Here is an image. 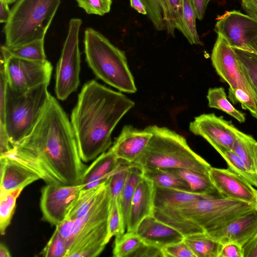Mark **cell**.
<instances>
[{
	"mask_svg": "<svg viewBox=\"0 0 257 257\" xmlns=\"http://www.w3.org/2000/svg\"><path fill=\"white\" fill-rule=\"evenodd\" d=\"M164 9V19L166 30L174 37L175 30L179 21L181 0H161Z\"/></svg>",
	"mask_w": 257,
	"mask_h": 257,
	"instance_id": "cell-38",
	"label": "cell"
},
{
	"mask_svg": "<svg viewBox=\"0 0 257 257\" xmlns=\"http://www.w3.org/2000/svg\"><path fill=\"white\" fill-rule=\"evenodd\" d=\"M152 136L146 128L140 130L131 125H124L110 149L118 160L132 164L141 155Z\"/></svg>",
	"mask_w": 257,
	"mask_h": 257,
	"instance_id": "cell-17",
	"label": "cell"
},
{
	"mask_svg": "<svg viewBox=\"0 0 257 257\" xmlns=\"http://www.w3.org/2000/svg\"><path fill=\"white\" fill-rule=\"evenodd\" d=\"M233 49L241 70L252 88L257 105V54ZM255 118L257 119V113Z\"/></svg>",
	"mask_w": 257,
	"mask_h": 257,
	"instance_id": "cell-33",
	"label": "cell"
},
{
	"mask_svg": "<svg viewBox=\"0 0 257 257\" xmlns=\"http://www.w3.org/2000/svg\"><path fill=\"white\" fill-rule=\"evenodd\" d=\"M256 175H257V156H256Z\"/></svg>",
	"mask_w": 257,
	"mask_h": 257,
	"instance_id": "cell-53",
	"label": "cell"
},
{
	"mask_svg": "<svg viewBox=\"0 0 257 257\" xmlns=\"http://www.w3.org/2000/svg\"><path fill=\"white\" fill-rule=\"evenodd\" d=\"M108 178L87 212L71 220L70 237L66 257H95L99 255L110 240L108 218L110 203Z\"/></svg>",
	"mask_w": 257,
	"mask_h": 257,
	"instance_id": "cell-5",
	"label": "cell"
},
{
	"mask_svg": "<svg viewBox=\"0 0 257 257\" xmlns=\"http://www.w3.org/2000/svg\"><path fill=\"white\" fill-rule=\"evenodd\" d=\"M207 98L209 107L216 108L226 112L240 123L245 121L244 113L234 108L228 101L223 87L209 88Z\"/></svg>",
	"mask_w": 257,
	"mask_h": 257,
	"instance_id": "cell-32",
	"label": "cell"
},
{
	"mask_svg": "<svg viewBox=\"0 0 257 257\" xmlns=\"http://www.w3.org/2000/svg\"><path fill=\"white\" fill-rule=\"evenodd\" d=\"M256 233L257 206L238 215L208 235L223 244L232 242L243 247Z\"/></svg>",
	"mask_w": 257,
	"mask_h": 257,
	"instance_id": "cell-16",
	"label": "cell"
},
{
	"mask_svg": "<svg viewBox=\"0 0 257 257\" xmlns=\"http://www.w3.org/2000/svg\"><path fill=\"white\" fill-rule=\"evenodd\" d=\"M0 197L41 179L35 173L7 157H0Z\"/></svg>",
	"mask_w": 257,
	"mask_h": 257,
	"instance_id": "cell-20",
	"label": "cell"
},
{
	"mask_svg": "<svg viewBox=\"0 0 257 257\" xmlns=\"http://www.w3.org/2000/svg\"><path fill=\"white\" fill-rule=\"evenodd\" d=\"M0 22L6 23L9 18L11 10L7 3L0 1Z\"/></svg>",
	"mask_w": 257,
	"mask_h": 257,
	"instance_id": "cell-48",
	"label": "cell"
},
{
	"mask_svg": "<svg viewBox=\"0 0 257 257\" xmlns=\"http://www.w3.org/2000/svg\"><path fill=\"white\" fill-rule=\"evenodd\" d=\"M228 97L233 104L240 103L243 109L248 110L254 117H255L257 113L256 103L248 92L241 88H229Z\"/></svg>",
	"mask_w": 257,
	"mask_h": 257,
	"instance_id": "cell-39",
	"label": "cell"
},
{
	"mask_svg": "<svg viewBox=\"0 0 257 257\" xmlns=\"http://www.w3.org/2000/svg\"><path fill=\"white\" fill-rule=\"evenodd\" d=\"M108 239L119 236L125 232L119 204L118 198H111L108 218Z\"/></svg>",
	"mask_w": 257,
	"mask_h": 257,
	"instance_id": "cell-36",
	"label": "cell"
},
{
	"mask_svg": "<svg viewBox=\"0 0 257 257\" xmlns=\"http://www.w3.org/2000/svg\"><path fill=\"white\" fill-rule=\"evenodd\" d=\"M143 171L131 164L127 179L119 198L123 225L126 229L131 202L137 185L143 178Z\"/></svg>",
	"mask_w": 257,
	"mask_h": 257,
	"instance_id": "cell-25",
	"label": "cell"
},
{
	"mask_svg": "<svg viewBox=\"0 0 257 257\" xmlns=\"http://www.w3.org/2000/svg\"><path fill=\"white\" fill-rule=\"evenodd\" d=\"M208 174L211 182L221 196L257 206V190L228 168L211 167Z\"/></svg>",
	"mask_w": 257,
	"mask_h": 257,
	"instance_id": "cell-15",
	"label": "cell"
},
{
	"mask_svg": "<svg viewBox=\"0 0 257 257\" xmlns=\"http://www.w3.org/2000/svg\"><path fill=\"white\" fill-rule=\"evenodd\" d=\"M11 254L8 247L3 243L0 244V257H11Z\"/></svg>",
	"mask_w": 257,
	"mask_h": 257,
	"instance_id": "cell-50",
	"label": "cell"
},
{
	"mask_svg": "<svg viewBox=\"0 0 257 257\" xmlns=\"http://www.w3.org/2000/svg\"><path fill=\"white\" fill-rule=\"evenodd\" d=\"M211 60L217 74L229 85V89H242L255 100L252 88L241 70L233 48L220 35L217 36L213 48Z\"/></svg>",
	"mask_w": 257,
	"mask_h": 257,
	"instance_id": "cell-13",
	"label": "cell"
},
{
	"mask_svg": "<svg viewBox=\"0 0 257 257\" xmlns=\"http://www.w3.org/2000/svg\"><path fill=\"white\" fill-rule=\"evenodd\" d=\"M164 257H195L184 240L168 245L162 248Z\"/></svg>",
	"mask_w": 257,
	"mask_h": 257,
	"instance_id": "cell-41",
	"label": "cell"
},
{
	"mask_svg": "<svg viewBox=\"0 0 257 257\" xmlns=\"http://www.w3.org/2000/svg\"><path fill=\"white\" fill-rule=\"evenodd\" d=\"M227 163L228 168L257 188V176L251 172L231 149L221 146L213 147Z\"/></svg>",
	"mask_w": 257,
	"mask_h": 257,
	"instance_id": "cell-31",
	"label": "cell"
},
{
	"mask_svg": "<svg viewBox=\"0 0 257 257\" xmlns=\"http://www.w3.org/2000/svg\"><path fill=\"white\" fill-rule=\"evenodd\" d=\"M0 1H2L4 2H5V3H7L9 5H10V4H12L16 2L18 0H0Z\"/></svg>",
	"mask_w": 257,
	"mask_h": 257,
	"instance_id": "cell-52",
	"label": "cell"
},
{
	"mask_svg": "<svg viewBox=\"0 0 257 257\" xmlns=\"http://www.w3.org/2000/svg\"><path fill=\"white\" fill-rule=\"evenodd\" d=\"M256 206L235 199L217 197L154 209L153 215L184 236L196 233L209 235Z\"/></svg>",
	"mask_w": 257,
	"mask_h": 257,
	"instance_id": "cell-3",
	"label": "cell"
},
{
	"mask_svg": "<svg viewBox=\"0 0 257 257\" xmlns=\"http://www.w3.org/2000/svg\"><path fill=\"white\" fill-rule=\"evenodd\" d=\"M154 185L143 177L133 196L130 209L126 231L135 232L139 224L146 217L154 215Z\"/></svg>",
	"mask_w": 257,
	"mask_h": 257,
	"instance_id": "cell-19",
	"label": "cell"
},
{
	"mask_svg": "<svg viewBox=\"0 0 257 257\" xmlns=\"http://www.w3.org/2000/svg\"><path fill=\"white\" fill-rule=\"evenodd\" d=\"M61 0H18L4 27L6 45L19 47L44 39Z\"/></svg>",
	"mask_w": 257,
	"mask_h": 257,
	"instance_id": "cell-7",
	"label": "cell"
},
{
	"mask_svg": "<svg viewBox=\"0 0 257 257\" xmlns=\"http://www.w3.org/2000/svg\"><path fill=\"white\" fill-rule=\"evenodd\" d=\"M13 147L5 126L0 124V157L8 153Z\"/></svg>",
	"mask_w": 257,
	"mask_h": 257,
	"instance_id": "cell-44",
	"label": "cell"
},
{
	"mask_svg": "<svg viewBox=\"0 0 257 257\" xmlns=\"http://www.w3.org/2000/svg\"><path fill=\"white\" fill-rule=\"evenodd\" d=\"M166 169L176 174L184 179L190 186L191 192L221 196L213 185L208 176L185 169Z\"/></svg>",
	"mask_w": 257,
	"mask_h": 257,
	"instance_id": "cell-28",
	"label": "cell"
},
{
	"mask_svg": "<svg viewBox=\"0 0 257 257\" xmlns=\"http://www.w3.org/2000/svg\"><path fill=\"white\" fill-rule=\"evenodd\" d=\"M0 72V124H3L8 82L4 69L1 67Z\"/></svg>",
	"mask_w": 257,
	"mask_h": 257,
	"instance_id": "cell-42",
	"label": "cell"
},
{
	"mask_svg": "<svg viewBox=\"0 0 257 257\" xmlns=\"http://www.w3.org/2000/svg\"><path fill=\"white\" fill-rule=\"evenodd\" d=\"M250 52L257 54V38L248 45Z\"/></svg>",
	"mask_w": 257,
	"mask_h": 257,
	"instance_id": "cell-51",
	"label": "cell"
},
{
	"mask_svg": "<svg viewBox=\"0 0 257 257\" xmlns=\"http://www.w3.org/2000/svg\"><path fill=\"white\" fill-rule=\"evenodd\" d=\"M1 55L14 56L32 61H45L46 56L44 50V39L36 40L16 47H8L6 45L1 48Z\"/></svg>",
	"mask_w": 257,
	"mask_h": 257,
	"instance_id": "cell-29",
	"label": "cell"
},
{
	"mask_svg": "<svg viewBox=\"0 0 257 257\" xmlns=\"http://www.w3.org/2000/svg\"><path fill=\"white\" fill-rule=\"evenodd\" d=\"M88 14L103 16L109 12L112 0H75Z\"/></svg>",
	"mask_w": 257,
	"mask_h": 257,
	"instance_id": "cell-40",
	"label": "cell"
},
{
	"mask_svg": "<svg viewBox=\"0 0 257 257\" xmlns=\"http://www.w3.org/2000/svg\"><path fill=\"white\" fill-rule=\"evenodd\" d=\"M189 130L194 135L203 138L213 147L221 146L231 150L239 131L231 121L214 113L196 117L190 122Z\"/></svg>",
	"mask_w": 257,
	"mask_h": 257,
	"instance_id": "cell-14",
	"label": "cell"
},
{
	"mask_svg": "<svg viewBox=\"0 0 257 257\" xmlns=\"http://www.w3.org/2000/svg\"><path fill=\"white\" fill-rule=\"evenodd\" d=\"M47 84H42L25 92L8 84L3 124L13 146L32 131L50 97Z\"/></svg>",
	"mask_w": 257,
	"mask_h": 257,
	"instance_id": "cell-8",
	"label": "cell"
},
{
	"mask_svg": "<svg viewBox=\"0 0 257 257\" xmlns=\"http://www.w3.org/2000/svg\"><path fill=\"white\" fill-rule=\"evenodd\" d=\"M196 18L197 15L191 0H181L177 29L191 44L202 45L196 29Z\"/></svg>",
	"mask_w": 257,
	"mask_h": 257,
	"instance_id": "cell-23",
	"label": "cell"
},
{
	"mask_svg": "<svg viewBox=\"0 0 257 257\" xmlns=\"http://www.w3.org/2000/svg\"><path fill=\"white\" fill-rule=\"evenodd\" d=\"M217 197L222 196L197 193L154 185V209H161L198 200Z\"/></svg>",
	"mask_w": 257,
	"mask_h": 257,
	"instance_id": "cell-22",
	"label": "cell"
},
{
	"mask_svg": "<svg viewBox=\"0 0 257 257\" xmlns=\"http://www.w3.org/2000/svg\"><path fill=\"white\" fill-rule=\"evenodd\" d=\"M183 240L195 257H219L223 245L205 233L185 235Z\"/></svg>",
	"mask_w": 257,
	"mask_h": 257,
	"instance_id": "cell-24",
	"label": "cell"
},
{
	"mask_svg": "<svg viewBox=\"0 0 257 257\" xmlns=\"http://www.w3.org/2000/svg\"><path fill=\"white\" fill-rule=\"evenodd\" d=\"M146 243L135 232L115 237L112 254L115 257H138Z\"/></svg>",
	"mask_w": 257,
	"mask_h": 257,
	"instance_id": "cell-30",
	"label": "cell"
},
{
	"mask_svg": "<svg viewBox=\"0 0 257 257\" xmlns=\"http://www.w3.org/2000/svg\"><path fill=\"white\" fill-rule=\"evenodd\" d=\"M103 183L92 188L82 189L77 198L70 207L65 218L74 220L83 216L94 200L102 187Z\"/></svg>",
	"mask_w": 257,
	"mask_h": 257,
	"instance_id": "cell-34",
	"label": "cell"
},
{
	"mask_svg": "<svg viewBox=\"0 0 257 257\" xmlns=\"http://www.w3.org/2000/svg\"><path fill=\"white\" fill-rule=\"evenodd\" d=\"M135 232L146 244L161 248L184 239V235L180 232L154 215L145 218Z\"/></svg>",
	"mask_w": 257,
	"mask_h": 257,
	"instance_id": "cell-18",
	"label": "cell"
},
{
	"mask_svg": "<svg viewBox=\"0 0 257 257\" xmlns=\"http://www.w3.org/2000/svg\"><path fill=\"white\" fill-rule=\"evenodd\" d=\"M134 105L125 95L95 80L83 85L70 121L83 162L94 160L107 150L113 130Z\"/></svg>",
	"mask_w": 257,
	"mask_h": 257,
	"instance_id": "cell-2",
	"label": "cell"
},
{
	"mask_svg": "<svg viewBox=\"0 0 257 257\" xmlns=\"http://www.w3.org/2000/svg\"><path fill=\"white\" fill-rule=\"evenodd\" d=\"M81 24L80 19L72 18L70 20L67 37L57 65L55 91L57 98L61 100L66 99L79 86V34Z\"/></svg>",
	"mask_w": 257,
	"mask_h": 257,
	"instance_id": "cell-9",
	"label": "cell"
},
{
	"mask_svg": "<svg viewBox=\"0 0 257 257\" xmlns=\"http://www.w3.org/2000/svg\"><path fill=\"white\" fill-rule=\"evenodd\" d=\"M37 174L47 184H80L87 166L66 113L51 95L30 133L6 154Z\"/></svg>",
	"mask_w": 257,
	"mask_h": 257,
	"instance_id": "cell-1",
	"label": "cell"
},
{
	"mask_svg": "<svg viewBox=\"0 0 257 257\" xmlns=\"http://www.w3.org/2000/svg\"><path fill=\"white\" fill-rule=\"evenodd\" d=\"M67 252L66 242L56 227L40 254L46 257H66Z\"/></svg>",
	"mask_w": 257,
	"mask_h": 257,
	"instance_id": "cell-37",
	"label": "cell"
},
{
	"mask_svg": "<svg viewBox=\"0 0 257 257\" xmlns=\"http://www.w3.org/2000/svg\"><path fill=\"white\" fill-rule=\"evenodd\" d=\"M243 257H257V233L243 246Z\"/></svg>",
	"mask_w": 257,
	"mask_h": 257,
	"instance_id": "cell-45",
	"label": "cell"
},
{
	"mask_svg": "<svg viewBox=\"0 0 257 257\" xmlns=\"http://www.w3.org/2000/svg\"><path fill=\"white\" fill-rule=\"evenodd\" d=\"M232 150L243 162L249 170L256 175L257 142L250 135L239 130Z\"/></svg>",
	"mask_w": 257,
	"mask_h": 257,
	"instance_id": "cell-27",
	"label": "cell"
},
{
	"mask_svg": "<svg viewBox=\"0 0 257 257\" xmlns=\"http://www.w3.org/2000/svg\"><path fill=\"white\" fill-rule=\"evenodd\" d=\"M214 31L235 49L250 52L248 45L257 38V20L238 11H226L216 19Z\"/></svg>",
	"mask_w": 257,
	"mask_h": 257,
	"instance_id": "cell-11",
	"label": "cell"
},
{
	"mask_svg": "<svg viewBox=\"0 0 257 257\" xmlns=\"http://www.w3.org/2000/svg\"><path fill=\"white\" fill-rule=\"evenodd\" d=\"M84 187L81 184H49L44 186L40 204L43 220L55 226L62 222Z\"/></svg>",
	"mask_w": 257,
	"mask_h": 257,
	"instance_id": "cell-12",
	"label": "cell"
},
{
	"mask_svg": "<svg viewBox=\"0 0 257 257\" xmlns=\"http://www.w3.org/2000/svg\"><path fill=\"white\" fill-rule=\"evenodd\" d=\"M219 257H243V247L232 242L223 244Z\"/></svg>",
	"mask_w": 257,
	"mask_h": 257,
	"instance_id": "cell-43",
	"label": "cell"
},
{
	"mask_svg": "<svg viewBox=\"0 0 257 257\" xmlns=\"http://www.w3.org/2000/svg\"><path fill=\"white\" fill-rule=\"evenodd\" d=\"M145 128L153 136L133 165L142 170L185 169L209 176L211 166L189 147L183 137L165 127L151 125Z\"/></svg>",
	"mask_w": 257,
	"mask_h": 257,
	"instance_id": "cell-4",
	"label": "cell"
},
{
	"mask_svg": "<svg viewBox=\"0 0 257 257\" xmlns=\"http://www.w3.org/2000/svg\"><path fill=\"white\" fill-rule=\"evenodd\" d=\"M119 165V160L110 148L102 153L84 171L80 182L84 186L83 189H90L100 185L109 178Z\"/></svg>",
	"mask_w": 257,
	"mask_h": 257,
	"instance_id": "cell-21",
	"label": "cell"
},
{
	"mask_svg": "<svg viewBox=\"0 0 257 257\" xmlns=\"http://www.w3.org/2000/svg\"><path fill=\"white\" fill-rule=\"evenodd\" d=\"M130 2L131 7L139 13L147 15V8L142 0H130Z\"/></svg>",
	"mask_w": 257,
	"mask_h": 257,
	"instance_id": "cell-49",
	"label": "cell"
},
{
	"mask_svg": "<svg viewBox=\"0 0 257 257\" xmlns=\"http://www.w3.org/2000/svg\"><path fill=\"white\" fill-rule=\"evenodd\" d=\"M24 188H19L4 194L0 197V232L5 234L15 212L17 199Z\"/></svg>",
	"mask_w": 257,
	"mask_h": 257,
	"instance_id": "cell-35",
	"label": "cell"
},
{
	"mask_svg": "<svg viewBox=\"0 0 257 257\" xmlns=\"http://www.w3.org/2000/svg\"><path fill=\"white\" fill-rule=\"evenodd\" d=\"M241 2L246 15L257 20V0H241Z\"/></svg>",
	"mask_w": 257,
	"mask_h": 257,
	"instance_id": "cell-46",
	"label": "cell"
},
{
	"mask_svg": "<svg viewBox=\"0 0 257 257\" xmlns=\"http://www.w3.org/2000/svg\"><path fill=\"white\" fill-rule=\"evenodd\" d=\"M144 177L155 185L185 191H190L187 183L179 176L166 169L145 168L142 170Z\"/></svg>",
	"mask_w": 257,
	"mask_h": 257,
	"instance_id": "cell-26",
	"label": "cell"
},
{
	"mask_svg": "<svg viewBox=\"0 0 257 257\" xmlns=\"http://www.w3.org/2000/svg\"><path fill=\"white\" fill-rule=\"evenodd\" d=\"M84 44L86 61L98 78L120 91H137L123 51L91 28L84 32Z\"/></svg>",
	"mask_w": 257,
	"mask_h": 257,
	"instance_id": "cell-6",
	"label": "cell"
},
{
	"mask_svg": "<svg viewBox=\"0 0 257 257\" xmlns=\"http://www.w3.org/2000/svg\"><path fill=\"white\" fill-rule=\"evenodd\" d=\"M1 67L4 69L8 85L19 92L26 91L42 84L49 85L53 69L47 60L32 61L2 55Z\"/></svg>",
	"mask_w": 257,
	"mask_h": 257,
	"instance_id": "cell-10",
	"label": "cell"
},
{
	"mask_svg": "<svg viewBox=\"0 0 257 257\" xmlns=\"http://www.w3.org/2000/svg\"><path fill=\"white\" fill-rule=\"evenodd\" d=\"M211 0H191L194 6L197 18L199 20H202L203 18L209 3Z\"/></svg>",
	"mask_w": 257,
	"mask_h": 257,
	"instance_id": "cell-47",
	"label": "cell"
}]
</instances>
